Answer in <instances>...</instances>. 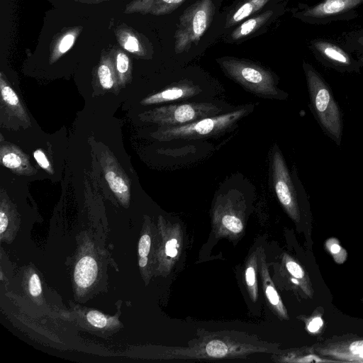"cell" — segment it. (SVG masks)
<instances>
[{"label": "cell", "mask_w": 363, "mask_h": 363, "mask_svg": "<svg viewBox=\"0 0 363 363\" xmlns=\"http://www.w3.org/2000/svg\"><path fill=\"white\" fill-rule=\"evenodd\" d=\"M147 257H140V259L139 260V264L140 267H143L147 264Z\"/></svg>", "instance_id": "d590c367"}, {"label": "cell", "mask_w": 363, "mask_h": 363, "mask_svg": "<svg viewBox=\"0 0 363 363\" xmlns=\"http://www.w3.org/2000/svg\"><path fill=\"white\" fill-rule=\"evenodd\" d=\"M323 325V320L320 317L314 318L308 324V329L311 333H315Z\"/></svg>", "instance_id": "1f68e13d"}, {"label": "cell", "mask_w": 363, "mask_h": 363, "mask_svg": "<svg viewBox=\"0 0 363 363\" xmlns=\"http://www.w3.org/2000/svg\"><path fill=\"white\" fill-rule=\"evenodd\" d=\"M179 247V243L176 238L169 239L165 245V253L166 255L174 258L178 255V248Z\"/></svg>", "instance_id": "83f0119b"}, {"label": "cell", "mask_w": 363, "mask_h": 363, "mask_svg": "<svg viewBox=\"0 0 363 363\" xmlns=\"http://www.w3.org/2000/svg\"><path fill=\"white\" fill-rule=\"evenodd\" d=\"M272 179L277 196L289 216L300 218L299 199L306 198L303 186L295 168L290 174L281 152L277 145L272 150Z\"/></svg>", "instance_id": "5b68a950"}, {"label": "cell", "mask_w": 363, "mask_h": 363, "mask_svg": "<svg viewBox=\"0 0 363 363\" xmlns=\"http://www.w3.org/2000/svg\"><path fill=\"white\" fill-rule=\"evenodd\" d=\"M5 209L1 206V211H0V233L2 234L5 230L6 229V227L9 223V219Z\"/></svg>", "instance_id": "4dcf8cb0"}, {"label": "cell", "mask_w": 363, "mask_h": 363, "mask_svg": "<svg viewBox=\"0 0 363 363\" xmlns=\"http://www.w3.org/2000/svg\"><path fill=\"white\" fill-rule=\"evenodd\" d=\"M363 0H325L308 9L304 16L313 18H323L337 15L359 5Z\"/></svg>", "instance_id": "9a60e30c"}, {"label": "cell", "mask_w": 363, "mask_h": 363, "mask_svg": "<svg viewBox=\"0 0 363 363\" xmlns=\"http://www.w3.org/2000/svg\"><path fill=\"white\" fill-rule=\"evenodd\" d=\"M214 11L211 0H199L184 11L174 35L176 53L188 50L201 39L211 22Z\"/></svg>", "instance_id": "8992f818"}, {"label": "cell", "mask_w": 363, "mask_h": 363, "mask_svg": "<svg viewBox=\"0 0 363 363\" xmlns=\"http://www.w3.org/2000/svg\"><path fill=\"white\" fill-rule=\"evenodd\" d=\"M100 163L112 192L123 205L128 204L130 197V180L109 150L101 152Z\"/></svg>", "instance_id": "52a82bcc"}, {"label": "cell", "mask_w": 363, "mask_h": 363, "mask_svg": "<svg viewBox=\"0 0 363 363\" xmlns=\"http://www.w3.org/2000/svg\"><path fill=\"white\" fill-rule=\"evenodd\" d=\"M256 262L255 259L250 262L249 265L245 269V281L247 286L248 291L252 299L255 301L257 298V282L256 279Z\"/></svg>", "instance_id": "603a6c76"}, {"label": "cell", "mask_w": 363, "mask_h": 363, "mask_svg": "<svg viewBox=\"0 0 363 363\" xmlns=\"http://www.w3.org/2000/svg\"><path fill=\"white\" fill-rule=\"evenodd\" d=\"M75 2L86 4H97L105 1H109L112 0H71Z\"/></svg>", "instance_id": "836d02e7"}, {"label": "cell", "mask_w": 363, "mask_h": 363, "mask_svg": "<svg viewBox=\"0 0 363 363\" xmlns=\"http://www.w3.org/2000/svg\"><path fill=\"white\" fill-rule=\"evenodd\" d=\"M330 250L334 254L337 253L340 251V247L337 244H333L330 247Z\"/></svg>", "instance_id": "e575fe53"}, {"label": "cell", "mask_w": 363, "mask_h": 363, "mask_svg": "<svg viewBox=\"0 0 363 363\" xmlns=\"http://www.w3.org/2000/svg\"><path fill=\"white\" fill-rule=\"evenodd\" d=\"M221 108L212 103H188L157 107L138 115L143 122L159 126H174L191 123L219 115Z\"/></svg>", "instance_id": "277c9868"}, {"label": "cell", "mask_w": 363, "mask_h": 363, "mask_svg": "<svg viewBox=\"0 0 363 363\" xmlns=\"http://www.w3.org/2000/svg\"><path fill=\"white\" fill-rule=\"evenodd\" d=\"M96 77L101 87L107 91H118V84L111 48L101 52L96 69Z\"/></svg>", "instance_id": "5bb4252c"}, {"label": "cell", "mask_w": 363, "mask_h": 363, "mask_svg": "<svg viewBox=\"0 0 363 363\" xmlns=\"http://www.w3.org/2000/svg\"><path fill=\"white\" fill-rule=\"evenodd\" d=\"M74 275L75 282L79 287L90 286L97 276V264L95 259L89 256L81 258L76 264Z\"/></svg>", "instance_id": "e0dca14e"}, {"label": "cell", "mask_w": 363, "mask_h": 363, "mask_svg": "<svg viewBox=\"0 0 363 363\" xmlns=\"http://www.w3.org/2000/svg\"><path fill=\"white\" fill-rule=\"evenodd\" d=\"M119 45L135 57L147 59L150 57L146 40L143 35L126 24L121 23L114 29Z\"/></svg>", "instance_id": "7c38bea8"}, {"label": "cell", "mask_w": 363, "mask_h": 363, "mask_svg": "<svg viewBox=\"0 0 363 363\" xmlns=\"http://www.w3.org/2000/svg\"><path fill=\"white\" fill-rule=\"evenodd\" d=\"M1 114L16 119L22 125H30L28 114L14 89L9 84L2 72L0 73Z\"/></svg>", "instance_id": "ba28073f"}, {"label": "cell", "mask_w": 363, "mask_h": 363, "mask_svg": "<svg viewBox=\"0 0 363 363\" xmlns=\"http://www.w3.org/2000/svg\"><path fill=\"white\" fill-rule=\"evenodd\" d=\"M151 245L150 237L145 234L143 235L138 243V253L140 257H146L150 252Z\"/></svg>", "instance_id": "4316f807"}, {"label": "cell", "mask_w": 363, "mask_h": 363, "mask_svg": "<svg viewBox=\"0 0 363 363\" xmlns=\"http://www.w3.org/2000/svg\"><path fill=\"white\" fill-rule=\"evenodd\" d=\"M311 111L323 133L337 146L342 143L343 119L340 107L323 77L308 63L303 65Z\"/></svg>", "instance_id": "6da1fadb"}, {"label": "cell", "mask_w": 363, "mask_h": 363, "mask_svg": "<svg viewBox=\"0 0 363 363\" xmlns=\"http://www.w3.org/2000/svg\"><path fill=\"white\" fill-rule=\"evenodd\" d=\"M201 92L198 85L188 80H183L165 89L143 99V106L158 104L176 100H183L193 97Z\"/></svg>", "instance_id": "8fae6325"}, {"label": "cell", "mask_w": 363, "mask_h": 363, "mask_svg": "<svg viewBox=\"0 0 363 363\" xmlns=\"http://www.w3.org/2000/svg\"><path fill=\"white\" fill-rule=\"evenodd\" d=\"M269 0H245L228 16L225 27H230L259 11Z\"/></svg>", "instance_id": "ffe728a7"}, {"label": "cell", "mask_w": 363, "mask_h": 363, "mask_svg": "<svg viewBox=\"0 0 363 363\" xmlns=\"http://www.w3.org/2000/svg\"><path fill=\"white\" fill-rule=\"evenodd\" d=\"M33 157L38 164L48 174H53L52 167L44 151L37 149L33 152Z\"/></svg>", "instance_id": "d4e9b609"}, {"label": "cell", "mask_w": 363, "mask_h": 363, "mask_svg": "<svg viewBox=\"0 0 363 363\" xmlns=\"http://www.w3.org/2000/svg\"><path fill=\"white\" fill-rule=\"evenodd\" d=\"M186 0H133L126 4L124 13L164 15L174 11Z\"/></svg>", "instance_id": "4fadbf2b"}, {"label": "cell", "mask_w": 363, "mask_h": 363, "mask_svg": "<svg viewBox=\"0 0 363 363\" xmlns=\"http://www.w3.org/2000/svg\"><path fill=\"white\" fill-rule=\"evenodd\" d=\"M315 50L323 60L331 67L339 71H358L359 65L350 56L337 45L323 40L315 41L313 44Z\"/></svg>", "instance_id": "9c48e42d"}, {"label": "cell", "mask_w": 363, "mask_h": 363, "mask_svg": "<svg viewBox=\"0 0 363 363\" xmlns=\"http://www.w3.org/2000/svg\"><path fill=\"white\" fill-rule=\"evenodd\" d=\"M252 110L249 105L224 114L207 117L197 121L174 126H159L150 133L159 141L198 140L225 134L237 127L238 121Z\"/></svg>", "instance_id": "7a4b0ae2"}, {"label": "cell", "mask_w": 363, "mask_h": 363, "mask_svg": "<svg viewBox=\"0 0 363 363\" xmlns=\"http://www.w3.org/2000/svg\"><path fill=\"white\" fill-rule=\"evenodd\" d=\"M359 357L363 358V350L361 351V352L359 354Z\"/></svg>", "instance_id": "74e56055"}, {"label": "cell", "mask_w": 363, "mask_h": 363, "mask_svg": "<svg viewBox=\"0 0 363 363\" xmlns=\"http://www.w3.org/2000/svg\"><path fill=\"white\" fill-rule=\"evenodd\" d=\"M0 159L1 164L14 174L30 176L37 172L30 164L29 156L18 146L1 140L0 146Z\"/></svg>", "instance_id": "30bf717a"}, {"label": "cell", "mask_w": 363, "mask_h": 363, "mask_svg": "<svg viewBox=\"0 0 363 363\" xmlns=\"http://www.w3.org/2000/svg\"><path fill=\"white\" fill-rule=\"evenodd\" d=\"M272 14L273 11L269 10L255 17L247 19L233 31L231 35L232 38L233 40H239L250 35L265 23L268 19L271 18Z\"/></svg>", "instance_id": "44dd1931"}, {"label": "cell", "mask_w": 363, "mask_h": 363, "mask_svg": "<svg viewBox=\"0 0 363 363\" xmlns=\"http://www.w3.org/2000/svg\"><path fill=\"white\" fill-rule=\"evenodd\" d=\"M260 272L262 280L263 288L266 296L270 304L276 309V311L282 316H286V311L281 303V300L275 289L272 280L268 274V270L264 262L263 256L260 258Z\"/></svg>", "instance_id": "d6986e66"}, {"label": "cell", "mask_w": 363, "mask_h": 363, "mask_svg": "<svg viewBox=\"0 0 363 363\" xmlns=\"http://www.w3.org/2000/svg\"><path fill=\"white\" fill-rule=\"evenodd\" d=\"M221 223L228 231L237 234L243 230L242 220L233 212H225L221 217Z\"/></svg>", "instance_id": "cb8c5ba5"}, {"label": "cell", "mask_w": 363, "mask_h": 363, "mask_svg": "<svg viewBox=\"0 0 363 363\" xmlns=\"http://www.w3.org/2000/svg\"><path fill=\"white\" fill-rule=\"evenodd\" d=\"M286 267L288 272L296 279H302L304 272L299 264L293 260H289L286 262Z\"/></svg>", "instance_id": "f1b7e54d"}, {"label": "cell", "mask_w": 363, "mask_h": 363, "mask_svg": "<svg viewBox=\"0 0 363 363\" xmlns=\"http://www.w3.org/2000/svg\"><path fill=\"white\" fill-rule=\"evenodd\" d=\"M82 30V26L69 28L55 37L50 45V64L55 63L72 48Z\"/></svg>", "instance_id": "2e32d148"}, {"label": "cell", "mask_w": 363, "mask_h": 363, "mask_svg": "<svg viewBox=\"0 0 363 363\" xmlns=\"http://www.w3.org/2000/svg\"><path fill=\"white\" fill-rule=\"evenodd\" d=\"M86 318L89 323L96 328H104L107 324L106 317L99 311H89Z\"/></svg>", "instance_id": "484cf974"}, {"label": "cell", "mask_w": 363, "mask_h": 363, "mask_svg": "<svg viewBox=\"0 0 363 363\" xmlns=\"http://www.w3.org/2000/svg\"><path fill=\"white\" fill-rule=\"evenodd\" d=\"M205 353L211 357H224L230 354L233 350L225 342L214 340L208 342L204 348Z\"/></svg>", "instance_id": "7402d4cb"}, {"label": "cell", "mask_w": 363, "mask_h": 363, "mask_svg": "<svg viewBox=\"0 0 363 363\" xmlns=\"http://www.w3.org/2000/svg\"><path fill=\"white\" fill-rule=\"evenodd\" d=\"M111 50L118 84L123 88L132 80L131 61L123 48L114 46Z\"/></svg>", "instance_id": "ac0fdd59"}, {"label": "cell", "mask_w": 363, "mask_h": 363, "mask_svg": "<svg viewBox=\"0 0 363 363\" xmlns=\"http://www.w3.org/2000/svg\"><path fill=\"white\" fill-rule=\"evenodd\" d=\"M225 73L245 89L261 97L286 100L288 94L277 86L269 70L251 62L233 57L218 60Z\"/></svg>", "instance_id": "3957f363"}, {"label": "cell", "mask_w": 363, "mask_h": 363, "mask_svg": "<svg viewBox=\"0 0 363 363\" xmlns=\"http://www.w3.org/2000/svg\"><path fill=\"white\" fill-rule=\"evenodd\" d=\"M352 354H359L363 350V340L353 342L350 347Z\"/></svg>", "instance_id": "d6a6232c"}, {"label": "cell", "mask_w": 363, "mask_h": 363, "mask_svg": "<svg viewBox=\"0 0 363 363\" xmlns=\"http://www.w3.org/2000/svg\"><path fill=\"white\" fill-rule=\"evenodd\" d=\"M358 42L360 45H362L363 46V36L360 37L359 39H358Z\"/></svg>", "instance_id": "8d00e7d4"}, {"label": "cell", "mask_w": 363, "mask_h": 363, "mask_svg": "<svg viewBox=\"0 0 363 363\" xmlns=\"http://www.w3.org/2000/svg\"><path fill=\"white\" fill-rule=\"evenodd\" d=\"M29 291L33 296H38L41 293V284L37 274H33L30 279Z\"/></svg>", "instance_id": "f546056e"}]
</instances>
